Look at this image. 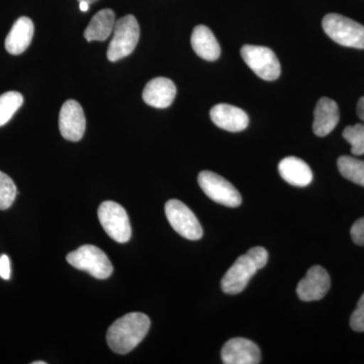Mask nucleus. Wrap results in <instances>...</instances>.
Instances as JSON below:
<instances>
[{
  "mask_svg": "<svg viewBox=\"0 0 364 364\" xmlns=\"http://www.w3.org/2000/svg\"><path fill=\"white\" fill-rule=\"evenodd\" d=\"M221 358L225 364H257L260 363V350L251 340L233 338L222 348Z\"/></svg>",
  "mask_w": 364,
  "mask_h": 364,
  "instance_id": "obj_12",
  "label": "nucleus"
},
{
  "mask_svg": "<svg viewBox=\"0 0 364 364\" xmlns=\"http://www.w3.org/2000/svg\"><path fill=\"white\" fill-rule=\"evenodd\" d=\"M198 184L203 193L214 202L225 207L237 208L242 203V196L231 182L212 171L198 174Z\"/></svg>",
  "mask_w": 364,
  "mask_h": 364,
  "instance_id": "obj_8",
  "label": "nucleus"
},
{
  "mask_svg": "<svg viewBox=\"0 0 364 364\" xmlns=\"http://www.w3.org/2000/svg\"><path fill=\"white\" fill-rule=\"evenodd\" d=\"M47 363H45V361H35V363H33V364H46Z\"/></svg>",
  "mask_w": 364,
  "mask_h": 364,
  "instance_id": "obj_30",
  "label": "nucleus"
},
{
  "mask_svg": "<svg viewBox=\"0 0 364 364\" xmlns=\"http://www.w3.org/2000/svg\"><path fill=\"white\" fill-rule=\"evenodd\" d=\"M165 215L176 233L188 240H198L203 235L198 218L188 205L178 200H170L165 205Z\"/></svg>",
  "mask_w": 364,
  "mask_h": 364,
  "instance_id": "obj_9",
  "label": "nucleus"
},
{
  "mask_svg": "<svg viewBox=\"0 0 364 364\" xmlns=\"http://www.w3.org/2000/svg\"><path fill=\"white\" fill-rule=\"evenodd\" d=\"M35 32V26L31 18L21 16L14 23L6 39V51L11 55H20L31 45Z\"/></svg>",
  "mask_w": 364,
  "mask_h": 364,
  "instance_id": "obj_16",
  "label": "nucleus"
},
{
  "mask_svg": "<svg viewBox=\"0 0 364 364\" xmlns=\"http://www.w3.org/2000/svg\"><path fill=\"white\" fill-rule=\"evenodd\" d=\"M23 104V97L18 91H9L0 95V127L9 123Z\"/></svg>",
  "mask_w": 364,
  "mask_h": 364,
  "instance_id": "obj_21",
  "label": "nucleus"
},
{
  "mask_svg": "<svg viewBox=\"0 0 364 364\" xmlns=\"http://www.w3.org/2000/svg\"><path fill=\"white\" fill-rule=\"evenodd\" d=\"M176 97V86L168 78L157 77L146 85L143 91V100L150 107L166 109Z\"/></svg>",
  "mask_w": 364,
  "mask_h": 364,
  "instance_id": "obj_14",
  "label": "nucleus"
},
{
  "mask_svg": "<svg viewBox=\"0 0 364 364\" xmlns=\"http://www.w3.org/2000/svg\"><path fill=\"white\" fill-rule=\"evenodd\" d=\"M323 30L330 39L344 47L364 49V26L341 14H329L323 18Z\"/></svg>",
  "mask_w": 364,
  "mask_h": 364,
  "instance_id": "obj_3",
  "label": "nucleus"
},
{
  "mask_svg": "<svg viewBox=\"0 0 364 364\" xmlns=\"http://www.w3.org/2000/svg\"><path fill=\"white\" fill-rule=\"evenodd\" d=\"M280 176L287 183L298 188H305L313 181V172L310 166L299 158L289 156L284 158L279 165Z\"/></svg>",
  "mask_w": 364,
  "mask_h": 364,
  "instance_id": "obj_17",
  "label": "nucleus"
},
{
  "mask_svg": "<svg viewBox=\"0 0 364 364\" xmlns=\"http://www.w3.org/2000/svg\"><path fill=\"white\" fill-rule=\"evenodd\" d=\"M98 220L107 234L119 243H126L131 239L130 220L126 210L119 203L107 200L98 208Z\"/></svg>",
  "mask_w": 364,
  "mask_h": 364,
  "instance_id": "obj_7",
  "label": "nucleus"
},
{
  "mask_svg": "<svg viewBox=\"0 0 364 364\" xmlns=\"http://www.w3.org/2000/svg\"><path fill=\"white\" fill-rule=\"evenodd\" d=\"M352 329L356 332H364V294L361 296L350 318Z\"/></svg>",
  "mask_w": 364,
  "mask_h": 364,
  "instance_id": "obj_24",
  "label": "nucleus"
},
{
  "mask_svg": "<svg viewBox=\"0 0 364 364\" xmlns=\"http://www.w3.org/2000/svg\"><path fill=\"white\" fill-rule=\"evenodd\" d=\"M150 324L149 317L142 313L127 314L117 318L107 330L109 348L117 354L129 353L145 338Z\"/></svg>",
  "mask_w": 364,
  "mask_h": 364,
  "instance_id": "obj_1",
  "label": "nucleus"
},
{
  "mask_svg": "<svg viewBox=\"0 0 364 364\" xmlns=\"http://www.w3.org/2000/svg\"><path fill=\"white\" fill-rule=\"evenodd\" d=\"M66 260L71 267L88 272L97 279H109L114 270L107 254L97 246H80L77 250L68 253Z\"/></svg>",
  "mask_w": 364,
  "mask_h": 364,
  "instance_id": "obj_4",
  "label": "nucleus"
},
{
  "mask_svg": "<svg viewBox=\"0 0 364 364\" xmlns=\"http://www.w3.org/2000/svg\"><path fill=\"white\" fill-rule=\"evenodd\" d=\"M90 4H88V2L86 1H80L79 2V9H80L81 11H83V13H86V11L90 9Z\"/></svg>",
  "mask_w": 364,
  "mask_h": 364,
  "instance_id": "obj_28",
  "label": "nucleus"
},
{
  "mask_svg": "<svg viewBox=\"0 0 364 364\" xmlns=\"http://www.w3.org/2000/svg\"><path fill=\"white\" fill-rule=\"evenodd\" d=\"M340 174L345 178L364 186V161L358 158L341 156L337 162Z\"/></svg>",
  "mask_w": 364,
  "mask_h": 364,
  "instance_id": "obj_20",
  "label": "nucleus"
},
{
  "mask_svg": "<svg viewBox=\"0 0 364 364\" xmlns=\"http://www.w3.org/2000/svg\"><path fill=\"white\" fill-rule=\"evenodd\" d=\"M352 240L356 245L364 246V218L358 220L351 227Z\"/></svg>",
  "mask_w": 364,
  "mask_h": 364,
  "instance_id": "obj_25",
  "label": "nucleus"
},
{
  "mask_svg": "<svg viewBox=\"0 0 364 364\" xmlns=\"http://www.w3.org/2000/svg\"><path fill=\"white\" fill-rule=\"evenodd\" d=\"M86 119L82 107L76 100H67L59 114V130L62 136L72 142H78L85 133Z\"/></svg>",
  "mask_w": 364,
  "mask_h": 364,
  "instance_id": "obj_10",
  "label": "nucleus"
},
{
  "mask_svg": "<svg viewBox=\"0 0 364 364\" xmlns=\"http://www.w3.org/2000/svg\"><path fill=\"white\" fill-rule=\"evenodd\" d=\"M210 116L215 126L231 133L244 131L249 124L248 114L243 109L231 105H215L210 109Z\"/></svg>",
  "mask_w": 364,
  "mask_h": 364,
  "instance_id": "obj_13",
  "label": "nucleus"
},
{
  "mask_svg": "<svg viewBox=\"0 0 364 364\" xmlns=\"http://www.w3.org/2000/svg\"><path fill=\"white\" fill-rule=\"evenodd\" d=\"M331 287L329 273L322 267L315 265L306 272L299 282L296 294L303 301H318L324 298Z\"/></svg>",
  "mask_w": 364,
  "mask_h": 364,
  "instance_id": "obj_11",
  "label": "nucleus"
},
{
  "mask_svg": "<svg viewBox=\"0 0 364 364\" xmlns=\"http://www.w3.org/2000/svg\"><path fill=\"white\" fill-rule=\"evenodd\" d=\"M114 37L107 49V59L111 62L129 56L133 53L140 38V26L135 16L132 14L124 16L116 21L114 28Z\"/></svg>",
  "mask_w": 364,
  "mask_h": 364,
  "instance_id": "obj_5",
  "label": "nucleus"
},
{
  "mask_svg": "<svg viewBox=\"0 0 364 364\" xmlns=\"http://www.w3.org/2000/svg\"><path fill=\"white\" fill-rule=\"evenodd\" d=\"M241 56L249 68L263 80L273 81L279 77L280 63L269 48L245 45L241 49Z\"/></svg>",
  "mask_w": 364,
  "mask_h": 364,
  "instance_id": "obj_6",
  "label": "nucleus"
},
{
  "mask_svg": "<svg viewBox=\"0 0 364 364\" xmlns=\"http://www.w3.org/2000/svg\"><path fill=\"white\" fill-rule=\"evenodd\" d=\"M79 2L80 1H86V2H88V4H95V2H97V0H78Z\"/></svg>",
  "mask_w": 364,
  "mask_h": 364,
  "instance_id": "obj_29",
  "label": "nucleus"
},
{
  "mask_svg": "<svg viewBox=\"0 0 364 364\" xmlns=\"http://www.w3.org/2000/svg\"><path fill=\"white\" fill-rule=\"evenodd\" d=\"M358 117L364 122V97L359 100L358 104Z\"/></svg>",
  "mask_w": 364,
  "mask_h": 364,
  "instance_id": "obj_27",
  "label": "nucleus"
},
{
  "mask_svg": "<svg viewBox=\"0 0 364 364\" xmlns=\"http://www.w3.org/2000/svg\"><path fill=\"white\" fill-rule=\"evenodd\" d=\"M343 138L350 144L352 154L355 156L364 155V124L347 127L343 131Z\"/></svg>",
  "mask_w": 364,
  "mask_h": 364,
  "instance_id": "obj_22",
  "label": "nucleus"
},
{
  "mask_svg": "<svg viewBox=\"0 0 364 364\" xmlns=\"http://www.w3.org/2000/svg\"><path fill=\"white\" fill-rule=\"evenodd\" d=\"M268 253L257 246L241 255L228 269L221 282L223 291L227 294H238L246 289L249 282L258 270L267 264Z\"/></svg>",
  "mask_w": 364,
  "mask_h": 364,
  "instance_id": "obj_2",
  "label": "nucleus"
},
{
  "mask_svg": "<svg viewBox=\"0 0 364 364\" xmlns=\"http://www.w3.org/2000/svg\"><path fill=\"white\" fill-rule=\"evenodd\" d=\"M18 195L13 179L0 171V210H6L13 205Z\"/></svg>",
  "mask_w": 364,
  "mask_h": 364,
  "instance_id": "obj_23",
  "label": "nucleus"
},
{
  "mask_svg": "<svg viewBox=\"0 0 364 364\" xmlns=\"http://www.w3.org/2000/svg\"><path fill=\"white\" fill-rule=\"evenodd\" d=\"M116 14L109 9H102L92 18L85 31V38L88 42L105 41L114 32Z\"/></svg>",
  "mask_w": 364,
  "mask_h": 364,
  "instance_id": "obj_19",
  "label": "nucleus"
},
{
  "mask_svg": "<svg viewBox=\"0 0 364 364\" xmlns=\"http://www.w3.org/2000/svg\"><path fill=\"white\" fill-rule=\"evenodd\" d=\"M191 47L200 58L215 61L221 55V47L208 26H196L191 35Z\"/></svg>",
  "mask_w": 364,
  "mask_h": 364,
  "instance_id": "obj_18",
  "label": "nucleus"
},
{
  "mask_svg": "<svg viewBox=\"0 0 364 364\" xmlns=\"http://www.w3.org/2000/svg\"><path fill=\"white\" fill-rule=\"evenodd\" d=\"M11 261L9 256L4 254L0 256V277L4 279H11Z\"/></svg>",
  "mask_w": 364,
  "mask_h": 364,
  "instance_id": "obj_26",
  "label": "nucleus"
},
{
  "mask_svg": "<svg viewBox=\"0 0 364 364\" xmlns=\"http://www.w3.org/2000/svg\"><path fill=\"white\" fill-rule=\"evenodd\" d=\"M339 119L338 105L330 98H321L314 112V133L318 136L329 135L336 128Z\"/></svg>",
  "mask_w": 364,
  "mask_h": 364,
  "instance_id": "obj_15",
  "label": "nucleus"
}]
</instances>
